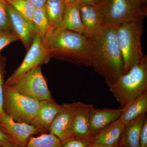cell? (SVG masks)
Returning <instances> with one entry per match:
<instances>
[{"label":"cell","mask_w":147,"mask_h":147,"mask_svg":"<svg viewBox=\"0 0 147 147\" xmlns=\"http://www.w3.org/2000/svg\"><path fill=\"white\" fill-rule=\"evenodd\" d=\"M116 27L105 26L94 35L88 37L91 67L108 85L124 74L122 56L116 38Z\"/></svg>","instance_id":"1"},{"label":"cell","mask_w":147,"mask_h":147,"mask_svg":"<svg viewBox=\"0 0 147 147\" xmlns=\"http://www.w3.org/2000/svg\"><path fill=\"white\" fill-rule=\"evenodd\" d=\"M43 40L51 58L92 66L89 38L85 35L68 30H51Z\"/></svg>","instance_id":"2"},{"label":"cell","mask_w":147,"mask_h":147,"mask_svg":"<svg viewBox=\"0 0 147 147\" xmlns=\"http://www.w3.org/2000/svg\"><path fill=\"white\" fill-rule=\"evenodd\" d=\"M110 91L123 109L147 91V56L132 66L116 82L108 84Z\"/></svg>","instance_id":"3"},{"label":"cell","mask_w":147,"mask_h":147,"mask_svg":"<svg viewBox=\"0 0 147 147\" xmlns=\"http://www.w3.org/2000/svg\"><path fill=\"white\" fill-rule=\"evenodd\" d=\"M143 20L128 21L116 27V38L122 56L124 74L146 56L142 45Z\"/></svg>","instance_id":"4"},{"label":"cell","mask_w":147,"mask_h":147,"mask_svg":"<svg viewBox=\"0 0 147 147\" xmlns=\"http://www.w3.org/2000/svg\"><path fill=\"white\" fill-rule=\"evenodd\" d=\"M98 5L105 26H117L128 21L143 20L147 15L145 6H138L130 0H100Z\"/></svg>","instance_id":"5"},{"label":"cell","mask_w":147,"mask_h":147,"mask_svg":"<svg viewBox=\"0 0 147 147\" xmlns=\"http://www.w3.org/2000/svg\"><path fill=\"white\" fill-rule=\"evenodd\" d=\"M39 105V101L21 94L12 87L4 85L3 110L16 121L31 124Z\"/></svg>","instance_id":"6"},{"label":"cell","mask_w":147,"mask_h":147,"mask_svg":"<svg viewBox=\"0 0 147 147\" xmlns=\"http://www.w3.org/2000/svg\"><path fill=\"white\" fill-rule=\"evenodd\" d=\"M51 58L43 38L39 35L36 34L24 61L5 82L4 86H13L28 71L38 66L48 63Z\"/></svg>","instance_id":"7"},{"label":"cell","mask_w":147,"mask_h":147,"mask_svg":"<svg viewBox=\"0 0 147 147\" xmlns=\"http://www.w3.org/2000/svg\"><path fill=\"white\" fill-rule=\"evenodd\" d=\"M11 87L21 94L38 101L53 99L41 65L28 71Z\"/></svg>","instance_id":"8"},{"label":"cell","mask_w":147,"mask_h":147,"mask_svg":"<svg viewBox=\"0 0 147 147\" xmlns=\"http://www.w3.org/2000/svg\"><path fill=\"white\" fill-rule=\"evenodd\" d=\"M0 130L10 139L13 146L26 147L29 139L39 131L30 124L16 122L5 112L0 114Z\"/></svg>","instance_id":"9"},{"label":"cell","mask_w":147,"mask_h":147,"mask_svg":"<svg viewBox=\"0 0 147 147\" xmlns=\"http://www.w3.org/2000/svg\"><path fill=\"white\" fill-rule=\"evenodd\" d=\"M61 105L50 126L49 133L57 136L63 142L73 136V120L76 102Z\"/></svg>","instance_id":"10"},{"label":"cell","mask_w":147,"mask_h":147,"mask_svg":"<svg viewBox=\"0 0 147 147\" xmlns=\"http://www.w3.org/2000/svg\"><path fill=\"white\" fill-rule=\"evenodd\" d=\"M7 9L12 32L21 40L26 49L28 50L36 34L34 27L30 21L7 3Z\"/></svg>","instance_id":"11"},{"label":"cell","mask_w":147,"mask_h":147,"mask_svg":"<svg viewBox=\"0 0 147 147\" xmlns=\"http://www.w3.org/2000/svg\"><path fill=\"white\" fill-rule=\"evenodd\" d=\"M61 107L53 99L39 101L38 110L31 124L37 129L40 135L49 133L50 126Z\"/></svg>","instance_id":"12"},{"label":"cell","mask_w":147,"mask_h":147,"mask_svg":"<svg viewBox=\"0 0 147 147\" xmlns=\"http://www.w3.org/2000/svg\"><path fill=\"white\" fill-rule=\"evenodd\" d=\"M80 12L84 29V34L94 35L104 26V16L98 5H80Z\"/></svg>","instance_id":"13"},{"label":"cell","mask_w":147,"mask_h":147,"mask_svg":"<svg viewBox=\"0 0 147 147\" xmlns=\"http://www.w3.org/2000/svg\"><path fill=\"white\" fill-rule=\"evenodd\" d=\"M122 109H95L90 115V134L92 137L108 125L120 117Z\"/></svg>","instance_id":"14"},{"label":"cell","mask_w":147,"mask_h":147,"mask_svg":"<svg viewBox=\"0 0 147 147\" xmlns=\"http://www.w3.org/2000/svg\"><path fill=\"white\" fill-rule=\"evenodd\" d=\"M94 108L92 104L76 102L73 120V136L83 138H92L90 134V115Z\"/></svg>","instance_id":"15"},{"label":"cell","mask_w":147,"mask_h":147,"mask_svg":"<svg viewBox=\"0 0 147 147\" xmlns=\"http://www.w3.org/2000/svg\"><path fill=\"white\" fill-rule=\"evenodd\" d=\"M124 125L119 118L92 137V142L109 146L119 145Z\"/></svg>","instance_id":"16"},{"label":"cell","mask_w":147,"mask_h":147,"mask_svg":"<svg viewBox=\"0 0 147 147\" xmlns=\"http://www.w3.org/2000/svg\"><path fill=\"white\" fill-rule=\"evenodd\" d=\"M146 114L125 124L119 144L123 147H139L140 138Z\"/></svg>","instance_id":"17"},{"label":"cell","mask_w":147,"mask_h":147,"mask_svg":"<svg viewBox=\"0 0 147 147\" xmlns=\"http://www.w3.org/2000/svg\"><path fill=\"white\" fill-rule=\"evenodd\" d=\"M55 30H68L84 34V29L80 15V5L76 1L71 4L65 5L61 23Z\"/></svg>","instance_id":"18"},{"label":"cell","mask_w":147,"mask_h":147,"mask_svg":"<svg viewBox=\"0 0 147 147\" xmlns=\"http://www.w3.org/2000/svg\"><path fill=\"white\" fill-rule=\"evenodd\" d=\"M122 110L123 112L120 119L125 124L146 115L147 112V91Z\"/></svg>","instance_id":"19"},{"label":"cell","mask_w":147,"mask_h":147,"mask_svg":"<svg viewBox=\"0 0 147 147\" xmlns=\"http://www.w3.org/2000/svg\"><path fill=\"white\" fill-rule=\"evenodd\" d=\"M65 7L64 0L46 1L44 8L50 25L49 30L57 28L60 26L63 18Z\"/></svg>","instance_id":"20"},{"label":"cell","mask_w":147,"mask_h":147,"mask_svg":"<svg viewBox=\"0 0 147 147\" xmlns=\"http://www.w3.org/2000/svg\"><path fill=\"white\" fill-rule=\"evenodd\" d=\"M32 23L36 34L39 35L43 38L50 29L44 7L35 8L33 14Z\"/></svg>","instance_id":"21"},{"label":"cell","mask_w":147,"mask_h":147,"mask_svg":"<svg viewBox=\"0 0 147 147\" xmlns=\"http://www.w3.org/2000/svg\"><path fill=\"white\" fill-rule=\"evenodd\" d=\"M62 142L51 133L40 134L38 137H31L26 147H61Z\"/></svg>","instance_id":"22"},{"label":"cell","mask_w":147,"mask_h":147,"mask_svg":"<svg viewBox=\"0 0 147 147\" xmlns=\"http://www.w3.org/2000/svg\"><path fill=\"white\" fill-rule=\"evenodd\" d=\"M9 4L32 23L36 7L29 0H5Z\"/></svg>","instance_id":"23"},{"label":"cell","mask_w":147,"mask_h":147,"mask_svg":"<svg viewBox=\"0 0 147 147\" xmlns=\"http://www.w3.org/2000/svg\"><path fill=\"white\" fill-rule=\"evenodd\" d=\"M7 4L5 0H0V31L12 32L7 9Z\"/></svg>","instance_id":"24"},{"label":"cell","mask_w":147,"mask_h":147,"mask_svg":"<svg viewBox=\"0 0 147 147\" xmlns=\"http://www.w3.org/2000/svg\"><path fill=\"white\" fill-rule=\"evenodd\" d=\"M92 138H83L72 136L62 142L61 147H89Z\"/></svg>","instance_id":"25"},{"label":"cell","mask_w":147,"mask_h":147,"mask_svg":"<svg viewBox=\"0 0 147 147\" xmlns=\"http://www.w3.org/2000/svg\"><path fill=\"white\" fill-rule=\"evenodd\" d=\"M19 40L13 32L0 31V51L12 42Z\"/></svg>","instance_id":"26"},{"label":"cell","mask_w":147,"mask_h":147,"mask_svg":"<svg viewBox=\"0 0 147 147\" xmlns=\"http://www.w3.org/2000/svg\"><path fill=\"white\" fill-rule=\"evenodd\" d=\"M5 61L4 59L0 57V114L3 113V88L5 75Z\"/></svg>","instance_id":"27"},{"label":"cell","mask_w":147,"mask_h":147,"mask_svg":"<svg viewBox=\"0 0 147 147\" xmlns=\"http://www.w3.org/2000/svg\"><path fill=\"white\" fill-rule=\"evenodd\" d=\"M139 147H147V118L145 120L141 131Z\"/></svg>","instance_id":"28"},{"label":"cell","mask_w":147,"mask_h":147,"mask_svg":"<svg viewBox=\"0 0 147 147\" xmlns=\"http://www.w3.org/2000/svg\"><path fill=\"white\" fill-rule=\"evenodd\" d=\"M13 145L8 137L0 130V147Z\"/></svg>","instance_id":"29"},{"label":"cell","mask_w":147,"mask_h":147,"mask_svg":"<svg viewBox=\"0 0 147 147\" xmlns=\"http://www.w3.org/2000/svg\"><path fill=\"white\" fill-rule=\"evenodd\" d=\"M80 5H98L99 0H76Z\"/></svg>","instance_id":"30"},{"label":"cell","mask_w":147,"mask_h":147,"mask_svg":"<svg viewBox=\"0 0 147 147\" xmlns=\"http://www.w3.org/2000/svg\"><path fill=\"white\" fill-rule=\"evenodd\" d=\"M31 2L36 8L44 7L45 2L47 0H29Z\"/></svg>","instance_id":"31"},{"label":"cell","mask_w":147,"mask_h":147,"mask_svg":"<svg viewBox=\"0 0 147 147\" xmlns=\"http://www.w3.org/2000/svg\"><path fill=\"white\" fill-rule=\"evenodd\" d=\"M134 4L138 6H143L147 0H130Z\"/></svg>","instance_id":"32"},{"label":"cell","mask_w":147,"mask_h":147,"mask_svg":"<svg viewBox=\"0 0 147 147\" xmlns=\"http://www.w3.org/2000/svg\"><path fill=\"white\" fill-rule=\"evenodd\" d=\"M89 147H114L112 146H105L100 144H97V143H92L90 145Z\"/></svg>","instance_id":"33"},{"label":"cell","mask_w":147,"mask_h":147,"mask_svg":"<svg viewBox=\"0 0 147 147\" xmlns=\"http://www.w3.org/2000/svg\"><path fill=\"white\" fill-rule=\"evenodd\" d=\"M76 1V0H64V1L65 2V5H67L71 4Z\"/></svg>","instance_id":"34"},{"label":"cell","mask_w":147,"mask_h":147,"mask_svg":"<svg viewBox=\"0 0 147 147\" xmlns=\"http://www.w3.org/2000/svg\"><path fill=\"white\" fill-rule=\"evenodd\" d=\"M3 147H18L16 146H13V145H8V146H4Z\"/></svg>","instance_id":"35"},{"label":"cell","mask_w":147,"mask_h":147,"mask_svg":"<svg viewBox=\"0 0 147 147\" xmlns=\"http://www.w3.org/2000/svg\"><path fill=\"white\" fill-rule=\"evenodd\" d=\"M114 147H123L122 146H121L120 145H117V146H114Z\"/></svg>","instance_id":"36"},{"label":"cell","mask_w":147,"mask_h":147,"mask_svg":"<svg viewBox=\"0 0 147 147\" xmlns=\"http://www.w3.org/2000/svg\"><path fill=\"white\" fill-rule=\"evenodd\" d=\"M100 0H99V2H100Z\"/></svg>","instance_id":"37"}]
</instances>
